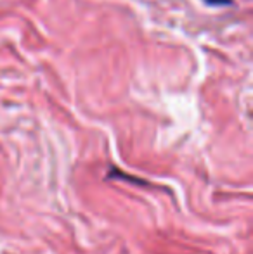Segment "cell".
<instances>
[{"instance_id": "obj_1", "label": "cell", "mask_w": 253, "mask_h": 254, "mask_svg": "<svg viewBox=\"0 0 253 254\" xmlns=\"http://www.w3.org/2000/svg\"><path fill=\"white\" fill-rule=\"evenodd\" d=\"M205 2L210 5H227V3H231V0H205Z\"/></svg>"}]
</instances>
